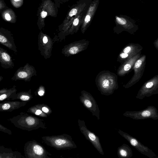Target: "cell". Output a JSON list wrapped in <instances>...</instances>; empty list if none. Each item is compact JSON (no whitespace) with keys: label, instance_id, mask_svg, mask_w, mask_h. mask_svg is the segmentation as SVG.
Wrapping results in <instances>:
<instances>
[{"label":"cell","instance_id":"23","mask_svg":"<svg viewBox=\"0 0 158 158\" xmlns=\"http://www.w3.org/2000/svg\"><path fill=\"white\" fill-rule=\"evenodd\" d=\"M153 44L155 48L158 50V37L154 42Z\"/></svg>","mask_w":158,"mask_h":158},{"label":"cell","instance_id":"27","mask_svg":"<svg viewBox=\"0 0 158 158\" xmlns=\"http://www.w3.org/2000/svg\"><path fill=\"white\" fill-rule=\"evenodd\" d=\"M42 113V111L41 110L39 109L37 110L35 112V114L36 115H40Z\"/></svg>","mask_w":158,"mask_h":158},{"label":"cell","instance_id":"10","mask_svg":"<svg viewBox=\"0 0 158 158\" xmlns=\"http://www.w3.org/2000/svg\"><path fill=\"white\" fill-rule=\"evenodd\" d=\"M78 123L79 129L85 138L92 144L100 154L104 155V153L99 137L88 129L83 120L78 119Z\"/></svg>","mask_w":158,"mask_h":158},{"label":"cell","instance_id":"21","mask_svg":"<svg viewBox=\"0 0 158 158\" xmlns=\"http://www.w3.org/2000/svg\"><path fill=\"white\" fill-rule=\"evenodd\" d=\"M7 41L6 38L3 36L0 35V42L2 43H5Z\"/></svg>","mask_w":158,"mask_h":158},{"label":"cell","instance_id":"20","mask_svg":"<svg viewBox=\"0 0 158 158\" xmlns=\"http://www.w3.org/2000/svg\"><path fill=\"white\" fill-rule=\"evenodd\" d=\"M30 99V97L29 96L23 95L20 97L19 99L23 101H27L29 100Z\"/></svg>","mask_w":158,"mask_h":158},{"label":"cell","instance_id":"4","mask_svg":"<svg viewBox=\"0 0 158 158\" xmlns=\"http://www.w3.org/2000/svg\"><path fill=\"white\" fill-rule=\"evenodd\" d=\"M115 26L113 30L114 33L119 34L126 31L131 34H134L138 30L139 27L135 21L126 15H120L115 16Z\"/></svg>","mask_w":158,"mask_h":158},{"label":"cell","instance_id":"25","mask_svg":"<svg viewBox=\"0 0 158 158\" xmlns=\"http://www.w3.org/2000/svg\"><path fill=\"white\" fill-rule=\"evenodd\" d=\"M5 17L7 21H10L11 20V18L10 15L8 13L6 14L5 15Z\"/></svg>","mask_w":158,"mask_h":158},{"label":"cell","instance_id":"18","mask_svg":"<svg viewBox=\"0 0 158 158\" xmlns=\"http://www.w3.org/2000/svg\"><path fill=\"white\" fill-rule=\"evenodd\" d=\"M2 59L6 61H9L10 60V57L9 55L5 52H3L1 54Z\"/></svg>","mask_w":158,"mask_h":158},{"label":"cell","instance_id":"1","mask_svg":"<svg viewBox=\"0 0 158 158\" xmlns=\"http://www.w3.org/2000/svg\"><path fill=\"white\" fill-rule=\"evenodd\" d=\"M95 81L98 89L102 94L105 95L112 94L118 88L117 75L108 70L99 72Z\"/></svg>","mask_w":158,"mask_h":158},{"label":"cell","instance_id":"29","mask_svg":"<svg viewBox=\"0 0 158 158\" xmlns=\"http://www.w3.org/2000/svg\"><path fill=\"white\" fill-rule=\"evenodd\" d=\"M38 93L39 95L40 96H42L44 95V92L43 91L41 90L39 91Z\"/></svg>","mask_w":158,"mask_h":158},{"label":"cell","instance_id":"13","mask_svg":"<svg viewBox=\"0 0 158 158\" xmlns=\"http://www.w3.org/2000/svg\"><path fill=\"white\" fill-rule=\"evenodd\" d=\"M99 0H93L89 4L83 19L81 30L84 34L90 25L98 8Z\"/></svg>","mask_w":158,"mask_h":158},{"label":"cell","instance_id":"3","mask_svg":"<svg viewBox=\"0 0 158 158\" xmlns=\"http://www.w3.org/2000/svg\"><path fill=\"white\" fill-rule=\"evenodd\" d=\"M42 139L46 144L58 149H72L77 148L71 136L68 135L47 136L43 137Z\"/></svg>","mask_w":158,"mask_h":158},{"label":"cell","instance_id":"16","mask_svg":"<svg viewBox=\"0 0 158 158\" xmlns=\"http://www.w3.org/2000/svg\"><path fill=\"white\" fill-rule=\"evenodd\" d=\"M117 153L119 158H131L133 156L131 149L125 143L118 148Z\"/></svg>","mask_w":158,"mask_h":158},{"label":"cell","instance_id":"11","mask_svg":"<svg viewBox=\"0 0 158 158\" xmlns=\"http://www.w3.org/2000/svg\"><path fill=\"white\" fill-rule=\"evenodd\" d=\"M24 153L28 157L45 158L49 155L42 145L35 141H30L26 144Z\"/></svg>","mask_w":158,"mask_h":158},{"label":"cell","instance_id":"17","mask_svg":"<svg viewBox=\"0 0 158 158\" xmlns=\"http://www.w3.org/2000/svg\"><path fill=\"white\" fill-rule=\"evenodd\" d=\"M26 103L20 102H8L1 103L0 110L10 111L25 105Z\"/></svg>","mask_w":158,"mask_h":158},{"label":"cell","instance_id":"6","mask_svg":"<svg viewBox=\"0 0 158 158\" xmlns=\"http://www.w3.org/2000/svg\"><path fill=\"white\" fill-rule=\"evenodd\" d=\"M158 94V75L145 82L138 91L136 98L142 100L145 97Z\"/></svg>","mask_w":158,"mask_h":158},{"label":"cell","instance_id":"22","mask_svg":"<svg viewBox=\"0 0 158 158\" xmlns=\"http://www.w3.org/2000/svg\"><path fill=\"white\" fill-rule=\"evenodd\" d=\"M7 98V95L6 94H3L1 95L0 96V101H2L6 99Z\"/></svg>","mask_w":158,"mask_h":158},{"label":"cell","instance_id":"12","mask_svg":"<svg viewBox=\"0 0 158 158\" xmlns=\"http://www.w3.org/2000/svg\"><path fill=\"white\" fill-rule=\"evenodd\" d=\"M143 47L137 43H130L124 47L119 53L117 61L121 64L141 52Z\"/></svg>","mask_w":158,"mask_h":158},{"label":"cell","instance_id":"30","mask_svg":"<svg viewBox=\"0 0 158 158\" xmlns=\"http://www.w3.org/2000/svg\"><path fill=\"white\" fill-rule=\"evenodd\" d=\"M15 1L17 2L19 1L20 0H14Z\"/></svg>","mask_w":158,"mask_h":158},{"label":"cell","instance_id":"7","mask_svg":"<svg viewBox=\"0 0 158 158\" xmlns=\"http://www.w3.org/2000/svg\"><path fill=\"white\" fill-rule=\"evenodd\" d=\"M118 132L141 153L149 158H158V156L152 150L142 144L135 138L120 130H118Z\"/></svg>","mask_w":158,"mask_h":158},{"label":"cell","instance_id":"2","mask_svg":"<svg viewBox=\"0 0 158 158\" xmlns=\"http://www.w3.org/2000/svg\"><path fill=\"white\" fill-rule=\"evenodd\" d=\"M20 114L11 119V122L16 126L21 129L28 131L43 127L45 126L43 120L34 117Z\"/></svg>","mask_w":158,"mask_h":158},{"label":"cell","instance_id":"14","mask_svg":"<svg viewBox=\"0 0 158 158\" xmlns=\"http://www.w3.org/2000/svg\"><path fill=\"white\" fill-rule=\"evenodd\" d=\"M89 41L84 39L71 43L66 48V53L68 56L77 54L87 49Z\"/></svg>","mask_w":158,"mask_h":158},{"label":"cell","instance_id":"26","mask_svg":"<svg viewBox=\"0 0 158 158\" xmlns=\"http://www.w3.org/2000/svg\"><path fill=\"white\" fill-rule=\"evenodd\" d=\"M42 110L44 112L47 113L49 112L48 109L46 107H43L42 108Z\"/></svg>","mask_w":158,"mask_h":158},{"label":"cell","instance_id":"8","mask_svg":"<svg viewBox=\"0 0 158 158\" xmlns=\"http://www.w3.org/2000/svg\"><path fill=\"white\" fill-rule=\"evenodd\" d=\"M146 56L145 55H142L135 62L133 69L134 74L130 80L123 87L128 89L138 82L143 75L146 66Z\"/></svg>","mask_w":158,"mask_h":158},{"label":"cell","instance_id":"24","mask_svg":"<svg viewBox=\"0 0 158 158\" xmlns=\"http://www.w3.org/2000/svg\"><path fill=\"white\" fill-rule=\"evenodd\" d=\"M47 15V13L44 11H43L41 13V16L42 18H45Z\"/></svg>","mask_w":158,"mask_h":158},{"label":"cell","instance_id":"9","mask_svg":"<svg viewBox=\"0 0 158 158\" xmlns=\"http://www.w3.org/2000/svg\"><path fill=\"white\" fill-rule=\"evenodd\" d=\"M79 99L84 106L99 120L100 110L96 101L92 95L89 92L82 90L81 92Z\"/></svg>","mask_w":158,"mask_h":158},{"label":"cell","instance_id":"28","mask_svg":"<svg viewBox=\"0 0 158 158\" xmlns=\"http://www.w3.org/2000/svg\"><path fill=\"white\" fill-rule=\"evenodd\" d=\"M43 42L44 43L46 44L48 42V38L46 36H44V37L43 38Z\"/></svg>","mask_w":158,"mask_h":158},{"label":"cell","instance_id":"15","mask_svg":"<svg viewBox=\"0 0 158 158\" xmlns=\"http://www.w3.org/2000/svg\"><path fill=\"white\" fill-rule=\"evenodd\" d=\"M141 52H140L121 64L117 70V75L123 77L130 72L133 69L136 60L141 56Z\"/></svg>","mask_w":158,"mask_h":158},{"label":"cell","instance_id":"19","mask_svg":"<svg viewBox=\"0 0 158 158\" xmlns=\"http://www.w3.org/2000/svg\"><path fill=\"white\" fill-rule=\"evenodd\" d=\"M27 74L24 72H20L18 74V76L21 78H25L27 76Z\"/></svg>","mask_w":158,"mask_h":158},{"label":"cell","instance_id":"5","mask_svg":"<svg viewBox=\"0 0 158 158\" xmlns=\"http://www.w3.org/2000/svg\"><path fill=\"white\" fill-rule=\"evenodd\" d=\"M123 115L135 120L152 119H158V111L157 108L153 106H148L145 109L139 110L126 111Z\"/></svg>","mask_w":158,"mask_h":158}]
</instances>
